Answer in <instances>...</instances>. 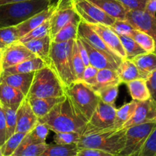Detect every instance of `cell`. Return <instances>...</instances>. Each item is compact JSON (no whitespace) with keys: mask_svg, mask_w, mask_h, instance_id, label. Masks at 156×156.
Masks as SVG:
<instances>
[{"mask_svg":"<svg viewBox=\"0 0 156 156\" xmlns=\"http://www.w3.org/2000/svg\"><path fill=\"white\" fill-rule=\"evenodd\" d=\"M51 42V37L50 34H48L45 37L31 40V41L23 43V44L36 57L41 58L48 66L49 61H50L49 60V55H50Z\"/></svg>","mask_w":156,"mask_h":156,"instance_id":"ffe728a7","label":"cell"},{"mask_svg":"<svg viewBox=\"0 0 156 156\" xmlns=\"http://www.w3.org/2000/svg\"><path fill=\"white\" fill-rule=\"evenodd\" d=\"M146 84L149 90L150 98L156 104V70L148 76L146 80Z\"/></svg>","mask_w":156,"mask_h":156,"instance_id":"681fc988","label":"cell"},{"mask_svg":"<svg viewBox=\"0 0 156 156\" xmlns=\"http://www.w3.org/2000/svg\"><path fill=\"white\" fill-rule=\"evenodd\" d=\"M145 80L156 70V54L145 53L132 59Z\"/></svg>","mask_w":156,"mask_h":156,"instance_id":"4316f807","label":"cell"},{"mask_svg":"<svg viewBox=\"0 0 156 156\" xmlns=\"http://www.w3.org/2000/svg\"><path fill=\"white\" fill-rule=\"evenodd\" d=\"M137 101L132 100L129 103L123 105L119 109H116L115 119V129H119L129 120L134 114L136 109Z\"/></svg>","mask_w":156,"mask_h":156,"instance_id":"4dcf8cb0","label":"cell"},{"mask_svg":"<svg viewBox=\"0 0 156 156\" xmlns=\"http://www.w3.org/2000/svg\"><path fill=\"white\" fill-rule=\"evenodd\" d=\"M51 32V19L46 21L45 22L41 25L40 26L37 27L36 28L33 29L25 36L21 37L19 41L22 43L28 42V41L34 40V39H38L41 37H45V36L50 34Z\"/></svg>","mask_w":156,"mask_h":156,"instance_id":"74e56055","label":"cell"},{"mask_svg":"<svg viewBox=\"0 0 156 156\" xmlns=\"http://www.w3.org/2000/svg\"><path fill=\"white\" fill-rule=\"evenodd\" d=\"M154 156H156V154H155V155H154Z\"/></svg>","mask_w":156,"mask_h":156,"instance_id":"6f0895ef","label":"cell"},{"mask_svg":"<svg viewBox=\"0 0 156 156\" xmlns=\"http://www.w3.org/2000/svg\"><path fill=\"white\" fill-rule=\"evenodd\" d=\"M156 127V122L134 126L126 129V139L119 156H139L144 144Z\"/></svg>","mask_w":156,"mask_h":156,"instance_id":"ba28073f","label":"cell"},{"mask_svg":"<svg viewBox=\"0 0 156 156\" xmlns=\"http://www.w3.org/2000/svg\"><path fill=\"white\" fill-rule=\"evenodd\" d=\"M65 95L71 101L76 112L88 122L97 109L100 99L92 87L83 81H75L65 89Z\"/></svg>","mask_w":156,"mask_h":156,"instance_id":"5b68a950","label":"cell"},{"mask_svg":"<svg viewBox=\"0 0 156 156\" xmlns=\"http://www.w3.org/2000/svg\"><path fill=\"white\" fill-rule=\"evenodd\" d=\"M77 14L72 6L70 0H58V6L51 18V37L68 24Z\"/></svg>","mask_w":156,"mask_h":156,"instance_id":"4fadbf2b","label":"cell"},{"mask_svg":"<svg viewBox=\"0 0 156 156\" xmlns=\"http://www.w3.org/2000/svg\"><path fill=\"white\" fill-rule=\"evenodd\" d=\"M27 1H31V0H0V5H7V4L17 3V2H27Z\"/></svg>","mask_w":156,"mask_h":156,"instance_id":"f5cc1de1","label":"cell"},{"mask_svg":"<svg viewBox=\"0 0 156 156\" xmlns=\"http://www.w3.org/2000/svg\"><path fill=\"white\" fill-rule=\"evenodd\" d=\"M46 66V63L43 61L41 58L35 57L32 59L27 60L20 64L13 67H9L5 70H1L2 74H13V73H26L36 72L37 70L44 68Z\"/></svg>","mask_w":156,"mask_h":156,"instance_id":"cb8c5ba5","label":"cell"},{"mask_svg":"<svg viewBox=\"0 0 156 156\" xmlns=\"http://www.w3.org/2000/svg\"><path fill=\"white\" fill-rule=\"evenodd\" d=\"M25 97L19 90L5 83H0V103L2 105L19 107Z\"/></svg>","mask_w":156,"mask_h":156,"instance_id":"603a6c76","label":"cell"},{"mask_svg":"<svg viewBox=\"0 0 156 156\" xmlns=\"http://www.w3.org/2000/svg\"><path fill=\"white\" fill-rule=\"evenodd\" d=\"M8 139V131H7L5 112H4L2 103H0V147L5 143V141Z\"/></svg>","mask_w":156,"mask_h":156,"instance_id":"7dc6e473","label":"cell"},{"mask_svg":"<svg viewBox=\"0 0 156 156\" xmlns=\"http://www.w3.org/2000/svg\"><path fill=\"white\" fill-rule=\"evenodd\" d=\"M20 34L17 26L0 28V50H3L12 43L20 40Z\"/></svg>","mask_w":156,"mask_h":156,"instance_id":"e575fe53","label":"cell"},{"mask_svg":"<svg viewBox=\"0 0 156 156\" xmlns=\"http://www.w3.org/2000/svg\"><path fill=\"white\" fill-rule=\"evenodd\" d=\"M152 122H156V104L149 98L145 101H137L134 114L122 128L126 129L134 126Z\"/></svg>","mask_w":156,"mask_h":156,"instance_id":"5bb4252c","label":"cell"},{"mask_svg":"<svg viewBox=\"0 0 156 156\" xmlns=\"http://www.w3.org/2000/svg\"><path fill=\"white\" fill-rule=\"evenodd\" d=\"M129 91L133 100L145 101L150 98L149 90L144 79H137L126 83Z\"/></svg>","mask_w":156,"mask_h":156,"instance_id":"f546056e","label":"cell"},{"mask_svg":"<svg viewBox=\"0 0 156 156\" xmlns=\"http://www.w3.org/2000/svg\"><path fill=\"white\" fill-rule=\"evenodd\" d=\"M156 154V127L144 144L139 156H154Z\"/></svg>","mask_w":156,"mask_h":156,"instance_id":"7bdbcfd3","label":"cell"},{"mask_svg":"<svg viewBox=\"0 0 156 156\" xmlns=\"http://www.w3.org/2000/svg\"><path fill=\"white\" fill-rule=\"evenodd\" d=\"M72 6L81 21L89 25H103L110 27L115 19L88 0H70Z\"/></svg>","mask_w":156,"mask_h":156,"instance_id":"9c48e42d","label":"cell"},{"mask_svg":"<svg viewBox=\"0 0 156 156\" xmlns=\"http://www.w3.org/2000/svg\"><path fill=\"white\" fill-rule=\"evenodd\" d=\"M121 82L117 74L116 70L111 69H101L99 70L97 76V83L93 87L95 92L105 87L111 85H120Z\"/></svg>","mask_w":156,"mask_h":156,"instance_id":"f1b7e54d","label":"cell"},{"mask_svg":"<svg viewBox=\"0 0 156 156\" xmlns=\"http://www.w3.org/2000/svg\"><path fill=\"white\" fill-rule=\"evenodd\" d=\"M126 20L128 21L136 29L143 31L153 38L155 44L156 54V17L144 11L127 12Z\"/></svg>","mask_w":156,"mask_h":156,"instance_id":"7c38bea8","label":"cell"},{"mask_svg":"<svg viewBox=\"0 0 156 156\" xmlns=\"http://www.w3.org/2000/svg\"><path fill=\"white\" fill-rule=\"evenodd\" d=\"M35 57V55L28 49L23 43L18 41L2 50V59L0 62L1 70L16 66Z\"/></svg>","mask_w":156,"mask_h":156,"instance_id":"8fae6325","label":"cell"},{"mask_svg":"<svg viewBox=\"0 0 156 156\" xmlns=\"http://www.w3.org/2000/svg\"><path fill=\"white\" fill-rule=\"evenodd\" d=\"M65 96V88L53 70L46 66L34 73L28 91V99L59 97Z\"/></svg>","mask_w":156,"mask_h":156,"instance_id":"8992f818","label":"cell"},{"mask_svg":"<svg viewBox=\"0 0 156 156\" xmlns=\"http://www.w3.org/2000/svg\"><path fill=\"white\" fill-rule=\"evenodd\" d=\"M89 25V24H88ZM94 31L97 33L105 44L121 59H126L125 50L123 48L119 34H117L111 27L103 25H90Z\"/></svg>","mask_w":156,"mask_h":156,"instance_id":"9a60e30c","label":"cell"},{"mask_svg":"<svg viewBox=\"0 0 156 156\" xmlns=\"http://www.w3.org/2000/svg\"><path fill=\"white\" fill-rule=\"evenodd\" d=\"M110 27L119 35H125L129 37L131 35L133 30L136 29L127 20H115Z\"/></svg>","mask_w":156,"mask_h":156,"instance_id":"ee69618b","label":"cell"},{"mask_svg":"<svg viewBox=\"0 0 156 156\" xmlns=\"http://www.w3.org/2000/svg\"><path fill=\"white\" fill-rule=\"evenodd\" d=\"M26 134L27 133H16L11 137L9 138L5 143L1 146V150L3 156H12Z\"/></svg>","mask_w":156,"mask_h":156,"instance_id":"f35d334b","label":"cell"},{"mask_svg":"<svg viewBox=\"0 0 156 156\" xmlns=\"http://www.w3.org/2000/svg\"><path fill=\"white\" fill-rule=\"evenodd\" d=\"M115 112L116 108L115 105L107 104L100 100L94 114L87 123L86 129L82 136L115 129Z\"/></svg>","mask_w":156,"mask_h":156,"instance_id":"52a82bcc","label":"cell"},{"mask_svg":"<svg viewBox=\"0 0 156 156\" xmlns=\"http://www.w3.org/2000/svg\"><path fill=\"white\" fill-rule=\"evenodd\" d=\"M116 72L121 83L126 84L129 82L137 79L145 80L132 60H123L117 68Z\"/></svg>","mask_w":156,"mask_h":156,"instance_id":"d4e9b609","label":"cell"},{"mask_svg":"<svg viewBox=\"0 0 156 156\" xmlns=\"http://www.w3.org/2000/svg\"><path fill=\"white\" fill-rule=\"evenodd\" d=\"M115 20H126L127 11L118 0H88Z\"/></svg>","mask_w":156,"mask_h":156,"instance_id":"44dd1931","label":"cell"},{"mask_svg":"<svg viewBox=\"0 0 156 156\" xmlns=\"http://www.w3.org/2000/svg\"><path fill=\"white\" fill-rule=\"evenodd\" d=\"M37 122L38 118L31 109L28 99L25 97L18 108L16 133H29Z\"/></svg>","mask_w":156,"mask_h":156,"instance_id":"2e32d148","label":"cell"},{"mask_svg":"<svg viewBox=\"0 0 156 156\" xmlns=\"http://www.w3.org/2000/svg\"><path fill=\"white\" fill-rule=\"evenodd\" d=\"M75 40L63 43L51 42L48 67L53 70L65 89L75 82L72 73L71 56Z\"/></svg>","mask_w":156,"mask_h":156,"instance_id":"277c9868","label":"cell"},{"mask_svg":"<svg viewBox=\"0 0 156 156\" xmlns=\"http://www.w3.org/2000/svg\"><path fill=\"white\" fill-rule=\"evenodd\" d=\"M71 68L75 81H82L83 72H84L85 68H86V66H85L84 63H83V60L80 57V53L78 51L76 40H75L74 44H73V51H72Z\"/></svg>","mask_w":156,"mask_h":156,"instance_id":"d6a6232c","label":"cell"},{"mask_svg":"<svg viewBox=\"0 0 156 156\" xmlns=\"http://www.w3.org/2000/svg\"><path fill=\"white\" fill-rule=\"evenodd\" d=\"M49 130L50 129L44 124L38 122L29 133H27L25 136L31 143H45Z\"/></svg>","mask_w":156,"mask_h":156,"instance_id":"8d00e7d4","label":"cell"},{"mask_svg":"<svg viewBox=\"0 0 156 156\" xmlns=\"http://www.w3.org/2000/svg\"><path fill=\"white\" fill-rule=\"evenodd\" d=\"M78 148L76 144L71 145H58L48 144L47 148L41 156H76Z\"/></svg>","mask_w":156,"mask_h":156,"instance_id":"1f68e13d","label":"cell"},{"mask_svg":"<svg viewBox=\"0 0 156 156\" xmlns=\"http://www.w3.org/2000/svg\"><path fill=\"white\" fill-rule=\"evenodd\" d=\"M126 139V129L122 128L82 136L76 146L78 149L97 148L118 156L125 146Z\"/></svg>","mask_w":156,"mask_h":156,"instance_id":"3957f363","label":"cell"},{"mask_svg":"<svg viewBox=\"0 0 156 156\" xmlns=\"http://www.w3.org/2000/svg\"><path fill=\"white\" fill-rule=\"evenodd\" d=\"M145 11L149 14L155 16L156 15V0H148L145 5Z\"/></svg>","mask_w":156,"mask_h":156,"instance_id":"816d5d0a","label":"cell"},{"mask_svg":"<svg viewBox=\"0 0 156 156\" xmlns=\"http://www.w3.org/2000/svg\"><path fill=\"white\" fill-rule=\"evenodd\" d=\"M76 156H115L107 151L97 148H81L78 149Z\"/></svg>","mask_w":156,"mask_h":156,"instance_id":"c3c4849f","label":"cell"},{"mask_svg":"<svg viewBox=\"0 0 156 156\" xmlns=\"http://www.w3.org/2000/svg\"><path fill=\"white\" fill-rule=\"evenodd\" d=\"M137 42L147 53H154L155 51V44L151 37L145 34L143 31L135 29L129 36Z\"/></svg>","mask_w":156,"mask_h":156,"instance_id":"d590c367","label":"cell"},{"mask_svg":"<svg viewBox=\"0 0 156 156\" xmlns=\"http://www.w3.org/2000/svg\"><path fill=\"white\" fill-rule=\"evenodd\" d=\"M0 73H1V67H0Z\"/></svg>","mask_w":156,"mask_h":156,"instance_id":"9f6ffc18","label":"cell"},{"mask_svg":"<svg viewBox=\"0 0 156 156\" xmlns=\"http://www.w3.org/2000/svg\"><path fill=\"white\" fill-rule=\"evenodd\" d=\"M76 46H77L78 51H79V53H80V57H81V58H82V60H83V63H84L85 66H86V67H87V66L90 65L87 52L86 48H84L83 44H82L81 41H80V39L79 38V37H78V36H77V38L76 39Z\"/></svg>","mask_w":156,"mask_h":156,"instance_id":"f907efd6","label":"cell"},{"mask_svg":"<svg viewBox=\"0 0 156 156\" xmlns=\"http://www.w3.org/2000/svg\"><path fill=\"white\" fill-rule=\"evenodd\" d=\"M34 73L35 72L26 73H13V74H2L1 73L0 83H5L19 90L23 93L25 97H27L32 83Z\"/></svg>","mask_w":156,"mask_h":156,"instance_id":"ac0fdd59","label":"cell"},{"mask_svg":"<svg viewBox=\"0 0 156 156\" xmlns=\"http://www.w3.org/2000/svg\"><path fill=\"white\" fill-rule=\"evenodd\" d=\"M118 156H119V155H118Z\"/></svg>","mask_w":156,"mask_h":156,"instance_id":"680465c9","label":"cell"},{"mask_svg":"<svg viewBox=\"0 0 156 156\" xmlns=\"http://www.w3.org/2000/svg\"><path fill=\"white\" fill-rule=\"evenodd\" d=\"M28 98V97H27ZM66 98V95L59 97H47V98L28 99L31 107L38 119L47 115L58 103L62 102Z\"/></svg>","mask_w":156,"mask_h":156,"instance_id":"7402d4cb","label":"cell"},{"mask_svg":"<svg viewBox=\"0 0 156 156\" xmlns=\"http://www.w3.org/2000/svg\"><path fill=\"white\" fill-rule=\"evenodd\" d=\"M6 120L7 131H8V138L11 137L14 133H16V122H17V110L19 107H12L2 105Z\"/></svg>","mask_w":156,"mask_h":156,"instance_id":"ab89813d","label":"cell"},{"mask_svg":"<svg viewBox=\"0 0 156 156\" xmlns=\"http://www.w3.org/2000/svg\"><path fill=\"white\" fill-rule=\"evenodd\" d=\"M77 35L84 39L85 41L89 43L92 47L106 55L109 60H111L112 62L115 63L118 66L122 63V60L119 56H117L105 44L101 37L97 34L95 31L92 29V28L87 23L83 22V21H80L79 25H78Z\"/></svg>","mask_w":156,"mask_h":156,"instance_id":"30bf717a","label":"cell"},{"mask_svg":"<svg viewBox=\"0 0 156 156\" xmlns=\"http://www.w3.org/2000/svg\"><path fill=\"white\" fill-rule=\"evenodd\" d=\"M119 87V85H111V86L105 87L97 90V94H98L100 100L103 101V103L110 105H115L114 103L118 96Z\"/></svg>","mask_w":156,"mask_h":156,"instance_id":"60d3db41","label":"cell"},{"mask_svg":"<svg viewBox=\"0 0 156 156\" xmlns=\"http://www.w3.org/2000/svg\"><path fill=\"white\" fill-rule=\"evenodd\" d=\"M52 3V0H31L0 5V28L16 26Z\"/></svg>","mask_w":156,"mask_h":156,"instance_id":"7a4b0ae2","label":"cell"},{"mask_svg":"<svg viewBox=\"0 0 156 156\" xmlns=\"http://www.w3.org/2000/svg\"><path fill=\"white\" fill-rule=\"evenodd\" d=\"M81 21L80 17L76 16L68 24L61 28L56 34L51 37L52 42L63 43L77 38L78 25Z\"/></svg>","mask_w":156,"mask_h":156,"instance_id":"484cf974","label":"cell"},{"mask_svg":"<svg viewBox=\"0 0 156 156\" xmlns=\"http://www.w3.org/2000/svg\"><path fill=\"white\" fill-rule=\"evenodd\" d=\"M127 12L144 11L148 0H118Z\"/></svg>","mask_w":156,"mask_h":156,"instance_id":"f6af8a7d","label":"cell"},{"mask_svg":"<svg viewBox=\"0 0 156 156\" xmlns=\"http://www.w3.org/2000/svg\"><path fill=\"white\" fill-rule=\"evenodd\" d=\"M0 156H3V154H2V150H1V147H0Z\"/></svg>","mask_w":156,"mask_h":156,"instance_id":"11a10c76","label":"cell"},{"mask_svg":"<svg viewBox=\"0 0 156 156\" xmlns=\"http://www.w3.org/2000/svg\"><path fill=\"white\" fill-rule=\"evenodd\" d=\"M38 122L44 124L55 133H74L83 134L87 122L76 112L70 99L66 98L58 103L47 115L38 119Z\"/></svg>","mask_w":156,"mask_h":156,"instance_id":"6da1fadb","label":"cell"},{"mask_svg":"<svg viewBox=\"0 0 156 156\" xmlns=\"http://www.w3.org/2000/svg\"><path fill=\"white\" fill-rule=\"evenodd\" d=\"M79 38L80 39L82 44H83L84 48H86L87 52L90 65L96 67L98 70H101V69H111V70H117L119 66L117 65L115 63L112 62L106 55L94 48V47H92L89 43L85 41L84 39L80 37H79Z\"/></svg>","mask_w":156,"mask_h":156,"instance_id":"d6986e66","label":"cell"},{"mask_svg":"<svg viewBox=\"0 0 156 156\" xmlns=\"http://www.w3.org/2000/svg\"><path fill=\"white\" fill-rule=\"evenodd\" d=\"M119 37L125 50L126 59L132 60L138 55L147 53L131 37L125 35H119Z\"/></svg>","mask_w":156,"mask_h":156,"instance_id":"836d02e7","label":"cell"},{"mask_svg":"<svg viewBox=\"0 0 156 156\" xmlns=\"http://www.w3.org/2000/svg\"><path fill=\"white\" fill-rule=\"evenodd\" d=\"M99 70L93 66L89 65L86 67L83 75V80L82 81L84 82L87 85L90 86L91 87L94 86L97 83V76Z\"/></svg>","mask_w":156,"mask_h":156,"instance_id":"bcb514c9","label":"cell"},{"mask_svg":"<svg viewBox=\"0 0 156 156\" xmlns=\"http://www.w3.org/2000/svg\"><path fill=\"white\" fill-rule=\"evenodd\" d=\"M2 51L0 50V62H1V59H2Z\"/></svg>","mask_w":156,"mask_h":156,"instance_id":"db71d44e","label":"cell"},{"mask_svg":"<svg viewBox=\"0 0 156 156\" xmlns=\"http://www.w3.org/2000/svg\"><path fill=\"white\" fill-rule=\"evenodd\" d=\"M58 6V1L57 2L52 3L51 5H50L48 7L44 9V10L41 11L40 12L34 15V16H31V18H29L28 19L25 20V22H22V23L19 24V25H16V26H17V28L19 29L20 37H22L23 36H25V34L29 33L31 31H32L33 29L36 28L37 27L40 26V25H42L44 22H45L46 21L48 20L49 19H51V16H53L54 13H55V12L56 11Z\"/></svg>","mask_w":156,"mask_h":156,"instance_id":"e0dca14e","label":"cell"},{"mask_svg":"<svg viewBox=\"0 0 156 156\" xmlns=\"http://www.w3.org/2000/svg\"><path fill=\"white\" fill-rule=\"evenodd\" d=\"M82 135L80 133L70 132V133H55L54 136V142L58 145H71L76 144Z\"/></svg>","mask_w":156,"mask_h":156,"instance_id":"b9f144b4","label":"cell"},{"mask_svg":"<svg viewBox=\"0 0 156 156\" xmlns=\"http://www.w3.org/2000/svg\"><path fill=\"white\" fill-rule=\"evenodd\" d=\"M48 143H31L26 138L24 137L22 142L12 156H41L47 148Z\"/></svg>","mask_w":156,"mask_h":156,"instance_id":"83f0119b","label":"cell"}]
</instances>
